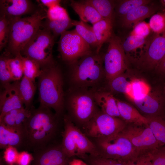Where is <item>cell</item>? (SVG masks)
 <instances>
[{
  "label": "cell",
  "instance_id": "obj_1",
  "mask_svg": "<svg viewBox=\"0 0 165 165\" xmlns=\"http://www.w3.org/2000/svg\"><path fill=\"white\" fill-rule=\"evenodd\" d=\"M104 55L93 51L70 64L72 88L95 90L105 79Z\"/></svg>",
  "mask_w": 165,
  "mask_h": 165
},
{
  "label": "cell",
  "instance_id": "obj_2",
  "mask_svg": "<svg viewBox=\"0 0 165 165\" xmlns=\"http://www.w3.org/2000/svg\"><path fill=\"white\" fill-rule=\"evenodd\" d=\"M50 109L40 106L31 110L30 116L23 125L24 139L41 149L53 138L57 129L58 116Z\"/></svg>",
  "mask_w": 165,
  "mask_h": 165
},
{
  "label": "cell",
  "instance_id": "obj_3",
  "mask_svg": "<svg viewBox=\"0 0 165 165\" xmlns=\"http://www.w3.org/2000/svg\"><path fill=\"white\" fill-rule=\"evenodd\" d=\"M63 80L60 68L54 65L41 68L38 88L40 106L53 109L59 116L65 105Z\"/></svg>",
  "mask_w": 165,
  "mask_h": 165
},
{
  "label": "cell",
  "instance_id": "obj_4",
  "mask_svg": "<svg viewBox=\"0 0 165 165\" xmlns=\"http://www.w3.org/2000/svg\"><path fill=\"white\" fill-rule=\"evenodd\" d=\"M46 14V11L42 7L29 16L11 20L6 53L13 56L21 54L25 46L42 27Z\"/></svg>",
  "mask_w": 165,
  "mask_h": 165
},
{
  "label": "cell",
  "instance_id": "obj_5",
  "mask_svg": "<svg viewBox=\"0 0 165 165\" xmlns=\"http://www.w3.org/2000/svg\"><path fill=\"white\" fill-rule=\"evenodd\" d=\"M67 96V115L78 127H82L100 110L92 90L71 87Z\"/></svg>",
  "mask_w": 165,
  "mask_h": 165
},
{
  "label": "cell",
  "instance_id": "obj_6",
  "mask_svg": "<svg viewBox=\"0 0 165 165\" xmlns=\"http://www.w3.org/2000/svg\"><path fill=\"white\" fill-rule=\"evenodd\" d=\"M64 130L61 145L69 158L76 156L86 160L89 156H98L96 147L68 116L64 118Z\"/></svg>",
  "mask_w": 165,
  "mask_h": 165
},
{
  "label": "cell",
  "instance_id": "obj_7",
  "mask_svg": "<svg viewBox=\"0 0 165 165\" xmlns=\"http://www.w3.org/2000/svg\"><path fill=\"white\" fill-rule=\"evenodd\" d=\"M95 139L98 156L102 157L127 163L135 162L141 155L120 132L110 137Z\"/></svg>",
  "mask_w": 165,
  "mask_h": 165
},
{
  "label": "cell",
  "instance_id": "obj_8",
  "mask_svg": "<svg viewBox=\"0 0 165 165\" xmlns=\"http://www.w3.org/2000/svg\"><path fill=\"white\" fill-rule=\"evenodd\" d=\"M55 38L50 31L42 26L25 46L21 54L37 62L41 68L54 65L53 49Z\"/></svg>",
  "mask_w": 165,
  "mask_h": 165
},
{
  "label": "cell",
  "instance_id": "obj_9",
  "mask_svg": "<svg viewBox=\"0 0 165 165\" xmlns=\"http://www.w3.org/2000/svg\"><path fill=\"white\" fill-rule=\"evenodd\" d=\"M127 124L121 119L104 113L100 110L82 128L88 137L97 139L115 135L122 131Z\"/></svg>",
  "mask_w": 165,
  "mask_h": 165
},
{
  "label": "cell",
  "instance_id": "obj_10",
  "mask_svg": "<svg viewBox=\"0 0 165 165\" xmlns=\"http://www.w3.org/2000/svg\"><path fill=\"white\" fill-rule=\"evenodd\" d=\"M108 43V49L103 57L105 78L108 82L124 73L128 69L130 63L119 37L113 35Z\"/></svg>",
  "mask_w": 165,
  "mask_h": 165
},
{
  "label": "cell",
  "instance_id": "obj_11",
  "mask_svg": "<svg viewBox=\"0 0 165 165\" xmlns=\"http://www.w3.org/2000/svg\"><path fill=\"white\" fill-rule=\"evenodd\" d=\"M58 49L62 60L69 64L93 51L75 29L66 31L61 35Z\"/></svg>",
  "mask_w": 165,
  "mask_h": 165
},
{
  "label": "cell",
  "instance_id": "obj_12",
  "mask_svg": "<svg viewBox=\"0 0 165 165\" xmlns=\"http://www.w3.org/2000/svg\"><path fill=\"white\" fill-rule=\"evenodd\" d=\"M120 133L130 141L141 155L151 152L161 146L148 124H127Z\"/></svg>",
  "mask_w": 165,
  "mask_h": 165
},
{
  "label": "cell",
  "instance_id": "obj_13",
  "mask_svg": "<svg viewBox=\"0 0 165 165\" xmlns=\"http://www.w3.org/2000/svg\"><path fill=\"white\" fill-rule=\"evenodd\" d=\"M165 54V31L152 35L148 46L141 57L135 63L139 68L155 69Z\"/></svg>",
  "mask_w": 165,
  "mask_h": 165
},
{
  "label": "cell",
  "instance_id": "obj_14",
  "mask_svg": "<svg viewBox=\"0 0 165 165\" xmlns=\"http://www.w3.org/2000/svg\"><path fill=\"white\" fill-rule=\"evenodd\" d=\"M18 81L3 86L0 95V120L10 111L24 108L18 89Z\"/></svg>",
  "mask_w": 165,
  "mask_h": 165
},
{
  "label": "cell",
  "instance_id": "obj_15",
  "mask_svg": "<svg viewBox=\"0 0 165 165\" xmlns=\"http://www.w3.org/2000/svg\"><path fill=\"white\" fill-rule=\"evenodd\" d=\"M32 2L28 0H1L0 16L12 20L23 15L33 13L36 10Z\"/></svg>",
  "mask_w": 165,
  "mask_h": 165
},
{
  "label": "cell",
  "instance_id": "obj_16",
  "mask_svg": "<svg viewBox=\"0 0 165 165\" xmlns=\"http://www.w3.org/2000/svg\"><path fill=\"white\" fill-rule=\"evenodd\" d=\"M36 154V165H68L69 158L60 145L46 147Z\"/></svg>",
  "mask_w": 165,
  "mask_h": 165
},
{
  "label": "cell",
  "instance_id": "obj_17",
  "mask_svg": "<svg viewBox=\"0 0 165 165\" xmlns=\"http://www.w3.org/2000/svg\"><path fill=\"white\" fill-rule=\"evenodd\" d=\"M140 111L147 116H160L162 110L163 99L157 91H151L140 99L131 101Z\"/></svg>",
  "mask_w": 165,
  "mask_h": 165
},
{
  "label": "cell",
  "instance_id": "obj_18",
  "mask_svg": "<svg viewBox=\"0 0 165 165\" xmlns=\"http://www.w3.org/2000/svg\"><path fill=\"white\" fill-rule=\"evenodd\" d=\"M151 35L146 38H142L129 35L122 41L123 49L129 62L135 63L142 55L148 46Z\"/></svg>",
  "mask_w": 165,
  "mask_h": 165
},
{
  "label": "cell",
  "instance_id": "obj_19",
  "mask_svg": "<svg viewBox=\"0 0 165 165\" xmlns=\"http://www.w3.org/2000/svg\"><path fill=\"white\" fill-rule=\"evenodd\" d=\"M92 90L95 101L102 112L121 119L119 111L116 98L111 93L104 90L101 88Z\"/></svg>",
  "mask_w": 165,
  "mask_h": 165
},
{
  "label": "cell",
  "instance_id": "obj_20",
  "mask_svg": "<svg viewBox=\"0 0 165 165\" xmlns=\"http://www.w3.org/2000/svg\"><path fill=\"white\" fill-rule=\"evenodd\" d=\"M157 9L156 6L150 3L139 6L120 19L121 25L126 28L133 27L137 23L152 16Z\"/></svg>",
  "mask_w": 165,
  "mask_h": 165
},
{
  "label": "cell",
  "instance_id": "obj_21",
  "mask_svg": "<svg viewBox=\"0 0 165 165\" xmlns=\"http://www.w3.org/2000/svg\"><path fill=\"white\" fill-rule=\"evenodd\" d=\"M116 101L121 118L127 124L148 125L147 118L142 115L135 108L117 98Z\"/></svg>",
  "mask_w": 165,
  "mask_h": 165
},
{
  "label": "cell",
  "instance_id": "obj_22",
  "mask_svg": "<svg viewBox=\"0 0 165 165\" xmlns=\"http://www.w3.org/2000/svg\"><path fill=\"white\" fill-rule=\"evenodd\" d=\"M70 6L78 15L81 20L93 25L103 19L96 9L86 0L72 1Z\"/></svg>",
  "mask_w": 165,
  "mask_h": 165
},
{
  "label": "cell",
  "instance_id": "obj_23",
  "mask_svg": "<svg viewBox=\"0 0 165 165\" xmlns=\"http://www.w3.org/2000/svg\"><path fill=\"white\" fill-rule=\"evenodd\" d=\"M113 20L103 19L92 26L97 41L98 46L96 52L99 53L103 44L108 42L113 35Z\"/></svg>",
  "mask_w": 165,
  "mask_h": 165
},
{
  "label": "cell",
  "instance_id": "obj_24",
  "mask_svg": "<svg viewBox=\"0 0 165 165\" xmlns=\"http://www.w3.org/2000/svg\"><path fill=\"white\" fill-rule=\"evenodd\" d=\"M24 139L22 133L9 128L0 123V146L1 148L11 146H19Z\"/></svg>",
  "mask_w": 165,
  "mask_h": 165
},
{
  "label": "cell",
  "instance_id": "obj_25",
  "mask_svg": "<svg viewBox=\"0 0 165 165\" xmlns=\"http://www.w3.org/2000/svg\"><path fill=\"white\" fill-rule=\"evenodd\" d=\"M34 82L23 75L18 81V89L20 94L25 108L29 109L36 90Z\"/></svg>",
  "mask_w": 165,
  "mask_h": 165
},
{
  "label": "cell",
  "instance_id": "obj_26",
  "mask_svg": "<svg viewBox=\"0 0 165 165\" xmlns=\"http://www.w3.org/2000/svg\"><path fill=\"white\" fill-rule=\"evenodd\" d=\"M151 90L150 86L144 80L140 78H134L130 80L129 91L125 95L131 101L142 98Z\"/></svg>",
  "mask_w": 165,
  "mask_h": 165
},
{
  "label": "cell",
  "instance_id": "obj_27",
  "mask_svg": "<svg viewBox=\"0 0 165 165\" xmlns=\"http://www.w3.org/2000/svg\"><path fill=\"white\" fill-rule=\"evenodd\" d=\"M73 24L79 35L93 49L96 51L98 44L92 27L81 20H74Z\"/></svg>",
  "mask_w": 165,
  "mask_h": 165
},
{
  "label": "cell",
  "instance_id": "obj_28",
  "mask_svg": "<svg viewBox=\"0 0 165 165\" xmlns=\"http://www.w3.org/2000/svg\"><path fill=\"white\" fill-rule=\"evenodd\" d=\"M73 21L69 15L55 20H50L45 19L43 22L42 26L50 31L55 38L74 26Z\"/></svg>",
  "mask_w": 165,
  "mask_h": 165
},
{
  "label": "cell",
  "instance_id": "obj_29",
  "mask_svg": "<svg viewBox=\"0 0 165 165\" xmlns=\"http://www.w3.org/2000/svg\"><path fill=\"white\" fill-rule=\"evenodd\" d=\"M148 124L161 146L165 145V119L160 116H147Z\"/></svg>",
  "mask_w": 165,
  "mask_h": 165
},
{
  "label": "cell",
  "instance_id": "obj_30",
  "mask_svg": "<svg viewBox=\"0 0 165 165\" xmlns=\"http://www.w3.org/2000/svg\"><path fill=\"white\" fill-rule=\"evenodd\" d=\"M103 19L113 20L115 15V2L109 0H86Z\"/></svg>",
  "mask_w": 165,
  "mask_h": 165
},
{
  "label": "cell",
  "instance_id": "obj_31",
  "mask_svg": "<svg viewBox=\"0 0 165 165\" xmlns=\"http://www.w3.org/2000/svg\"><path fill=\"white\" fill-rule=\"evenodd\" d=\"M150 0H123L115 2V15L120 19L134 9L141 5L150 3Z\"/></svg>",
  "mask_w": 165,
  "mask_h": 165
},
{
  "label": "cell",
  "instance_id": "obj_32",
  "mask_svg": "<svg viewBox=\"0 0 165 165\" xmlns=\"http://www.w3.org/2000/svg\"><path fill=\"white\" fill-rule=\"evenodd\" d=\"M22 57L20 54L13 57L9 56L8 58V66L13 81H19L24 75Z\"/></svg>",
  "mask_w": 165,
  "mask_h": 165
},
{
  "label": "cell",
  "instance_id": "obj_33",
  "mask_svg": "<svg viewBox=\"0 0 165 165\" xmlns=\"http://www.w3.org/2000/svg\"><path fill=\"white\" fill-rule=\"evenodd\" d=\"M24 75L35 82V79L39 77L41 73V68L36 61L22 56Z\"/></svg>",
  "mask_w": 165,
  "mask_h": 165
},
{
  "label": "cell",
  "instance_id": "obj_34",
  "mask_svg": "<svg viewBox=\"0 0 165 165\" xmlns=\"http://www.w3.org/2000/svg\"><path fill=\"white\" fill-rule=\"evenodd\" d=\"M124 73L113 78L108 82L109 87L113 91L122 93L125 95L128 93L130 86Z\"/></svg>",
  "mask_w": 165,
  "mask_h": 165
},
{
  "label": "cell",
  "instance_id": "obj_35",
  "mask_svg": "<svg viewBox=\"0 0 165 165\" xmlns=\"http://www.w3.org/2000/svg\"><path fill=\"white\" fill-rule=\"evenodd\" d=\"M149 24L153 33L160 34L165 31V12L154 14L151 17Z\"/></svg>",
  "mask_w": 165,
  "mask_h": 165
},
{
  "label": "cell",
  "instance_id": "obj_36",
  "mask_svg": "<svg viewBox=\"0 0 165 165\" xmlns=\"http://www.w3.org/2000/svg\"><path fill=\"white\" fill-rule=\"evenodd\" d=\"M11 20L4 16H0V50L7 45L9 35Z\"/></svg>",
  "mask_w": 165,
  "mask_h": 165
},
{
  "label": "cell",
  "instance_id": "obj_37",
  "mask_svg": "<svg viewBox=\"0 0 165 165\" xmlns=\"http://www.w3.org/2000/svg\"><path fill=\"white\" fill-rule=\"evenodd\" d=\"M9 54L6 53L1 56L0 58V79L3 86L13 81L7 64Z\"/></svg>",
  "mask_w": 165,
  "mask_h": 165
},
{
  "label": "cell",
  "instance_id": "obj_38",
  "mask_svg": "<svg viewBox=\"0 0 165 165\" xmlns=\"http://www.w3.org/2000/svg\"><path fill=\"white\" fill-rule=\"evenodd\" d=\"M129 35L141 38H146L150 36L152 32L148 23L142 21L135 24Z\"/></svg>",
  "mask_w": 165,
  "mask_h": 165
},
{
  "label": "cell",
  "instance_id": "obj_39",
  "mask_svg": "<svg viewBox=\"0 0 165 165\" xmlns=\"http://www.w3.org/2000/svg\"><path fill=\"white\" fill-rule=\"evenodd\" d=\"M68 15L66 9L59 5L48 9L46 11V19L50 20H55L62 19Z\"/></svg>",
  "mask_w": 165,
  "mask_h": 165
},
{
  "label": "cell",
  "instance_id": "obj_40",
  "mask_svg": "<svg viewBox=\"0 0 165 165\" xmlns=\"http://www.w3.org/2000/svg\"><path fill=\"white\" fill-rule=\"evenodd\" d=\"M88 165H125L118 160L107 159L99 156H89L86 159Z\"/></svg>",
  "mask_w": 165,
  "mask_h": 165
},
{
  "label": "cell",
  "instance_id": "obj_41",
  "mask_svg": "<svg viewBox=\"0 0 165 165\" xmlns=\"http://www.w3.org/2000/svg\"><path fill=\"white\" fill-rule=\"evenodd\" d=\"M152 165H165V145L149 153Z\"/></svg>",
  "mask_w": 165,
  "mask_h": 165
},
{
  "label": "cell",
  "instance_id": "obj_42",
  "mask_svg": "<svg viewBox=\"0 0 165 165\" xmlns=\"http://www.w3.org/2000/svg\"><path fill=\"white\" fill-rule=\"evenodd\" d=\"M31 110L25 108L20 109L16 115L15 125L16 129L23 133V125L26 120L30 116Z\"/></svg>",
  "mask_w": 165,
  "mask_h": 165
},
{
  "label": "cell",
  "instance_id": "obj_43",
  "mask_svg": "<svg viewBox=\"0 0 165 165\" xmlns=\"http://www.w3.org/2000/svg\"><path fill=\"white\" fill-rule=\"evenodd\" d=\"M19 109L13 110L6 113L0 120V123L9 128L17 130L16 128L15 122L16 117Z\"/></svg>",
  "mask_w": 165,
  "mask_h": 165
},
{
  "label": "cell",
  "instance_id": "obj_44",
  "mask_svg": "<svg viewBox=\"0 0 165 165\" xmlns=\"http://www.w3.org/2000/svg\"><path fill=\"white\" fill-rule=\"evenodd\" d=\"M19 153L16 148L8 146L5 149L4 158L6 162L9 165H13L16 162Z\"/></svg>",
  "mask_w": 165,
  "mask_h": 165
},
{
  "label": "cell",
  "instance_id": "obj_45",
  "mask_svg": "<svg viewBox=\"0 0 165 165\" xmlns=\"http://www.w3.org/2000/svg\"><path fill=\"white\" fill-rule=\"evenodd\" d=\"M31 154L25 151L19 153L16 163L18 165H29L33 160Z\"/></svg>",
  "mask_w": 165,
  "mask_h": 165
},
{
  "label": "cell",
  "instance_id": "obj_46",
  "mask_svg": "<svg viewBox=\"0 0 165 165\" xmlns=\"http://www.w3.org/2000/svg\"><path fill=\"white\" fill-rule=\"evenodd\" d=\"M40 4L47 7L48 9L60 5L61 1L59 0H41L38 1Z\"/></svg>",
  "mask_w": 165,
  "mask_h": 165
},
{
  "label": "cell",
  "instance_id": "obj_47",
  "mask_svg": "<svg viewBox=\"0 0 165 165\" xmlns=\"http://www.w3.org/2000/svg\"><path fill=\"white\" fill-rule=\"evenodd\" d=\"M155 70L159 73L165 75V54L158 64Z\"/></svg>",
  "mask_w": 165,
  "mask_h": 165
},
{
  "label": "cell",
  "instance_id": "obj_48",
  "mask_svg": "<svg viewBox=\"0 0 165 165\" xmlns=\"http://www.w3.org/2000/svg\"><path fill=\"white\" fill-rule=\"evenodd\" d=\"M68 165H88L81 159H73L69 161Z\"/></svg>",
  "mask_w": 165,
  "mask_h": 165
},
{
  "label": "cell",
  "instance_id": "obj_49",
  "mask_svg": "<svg viewBox=\"0 0 165 165\" xmlns=\"http://www.w3.org/2000/svg\"><path fill=\"white\" fill-rule=\"evenodd\" d=\"M125 165H138L135 162H129L127 163H123Z\"/></svg>",
  "mask_w": 165,
  "mask_h": 165
},
{
  "label": "cell",
  "instance_id": "obj_50",
  "mask_svg": "<svg viewBox=\"0 0 165 165\" xmlns=\"http://www.w3.org/2000/svg\"><path fill=\"white\" fill-rule=\"evenodd\" d=\"M161 2L163 5L165 6V0H163L161 1Z\"/></svg>",
  "mask_w": 165,
  "mask_h": 165
},
{
  "label": "cell",
  "instance_id": "obj_51",
  "mask_svg": "<svg viewBox=\"0 0 165 165\" xmlns=\"http://www.w3.org/2000/svg\"></svg>",
  "mask_w": 165,
  "mask_h": 165
}]
</instances>
